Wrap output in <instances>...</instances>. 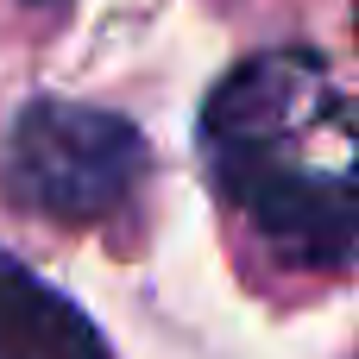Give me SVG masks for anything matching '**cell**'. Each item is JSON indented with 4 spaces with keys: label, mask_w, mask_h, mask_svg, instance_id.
I'll return each mask as SVG.
<instances>
[{
    "label": "cell",
    "mask_w": 359,
    "mask_h": 359,
    "mask_svg": "<svg viewBox=\"0 0 359 359\" xmlns=\"http://www.w3.org/2000/svg\"><path fill=\"white\" fill-rule=\"evenodd\" d=\"M202 158L284 259L347 265L359 252V120L303 44L246 57L202 107Z\"/></svg>",
    "instance_id": "obj_1"
},
{
    "label": "cell",
    "mask_w": 359,
    "mask_h": 359,
    "mask_svg": "<svg viewBox=\"0 0 359 359\" xmlns=\"http://www.w3.org/2000/svg\"><path fill=\"white\" fill-rule=\"evenodd\" d=\"M145 177V139L133 120L82 101H32L0 151V189L63 227H95L133 202Z\"/></svg>",
    "instance_id": "obj_2"
},
{
    "label": "cell",
    "mask_w": 359,
    "mask_h": 359,
    "mask_svg": "<svg viewBox=\"0 0 359 359\" xmlns=\"http://www.w3.org/2000/svg\"><path fill=\"white\" fill-rule=\"evenodd\" d=\"M0 359H114L95 322L0 252Z\"/></svg>",
    "instance_id": "obj_3"
},
{
    "label": "cell",
    "mask_w": 359,
    "mask_h": 359,
    "mask_svg": "<svg viewBox=\"0 0 359 359\" xmlns=\"http://www.w3.org/2000/svg\"><path fill=\"white\" fill-rule=\"evenodd\" d=\"M353 25H359V0H353Z\"/></svg>",
    "instance_id": "obj_4"
}]
</instances>
